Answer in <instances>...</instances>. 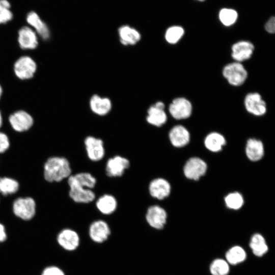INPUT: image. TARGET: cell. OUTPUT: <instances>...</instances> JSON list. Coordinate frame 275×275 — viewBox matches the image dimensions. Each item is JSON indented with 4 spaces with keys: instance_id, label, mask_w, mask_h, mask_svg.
Wrapping results in <instances>:
<instances>
[{
    "instance_id": "6da1fadb",
    "label": "cell",
    "mask_w": 275,
    "mask_h": 275,
    "mask_svg": "<svg viewBox=\"0 0 275 275\" xmlns=\"http://www.w3.org/2000/svg\"><path fill=\"white\" fill-rule=\"evenodd\" d=\"M96 178L90 173L83 172L71 174L67 178L69 196L74 202L89 204L96 198L93 189L96 186Z\"/></svg>"
},
{
    "instance_id": "7a4b0ae2",
    "label": "cell",
    "mask_w": 275,
    "mask_h": 275,
    "mask_svg": "<svg viewBox=\"0 0 275 275\" xmlns=\"http://www.w3.org/2000/svg\"><path fill=\"white\" fill-rule=\"evenodd\" d=\"M72 174L69 160L65 157L53 156L48 158L43 165V177L49 183L60 182Z\"/></svg>"
},
{
    "instance_id": "3957f363",
    "label": "cell",
    "mask_w": 275,
    "mask_h": 275,
    "mask_svg": "<svg viewBox=\"0 0 275 275\" xmlns=\"http://www.w3.org/2000/svg\"><path fill=\"white\" fill-rule=\"evenodd\" d=\"M12 210L13 214L18 218L25 221H30L36 213V201L31 197H18L12 203Z\"/></svg>"
},
{
    "instance_id": "277c9868",
    "label": "cell",
    "mask_w": 275,
    "mask_h": 275,
    "mask_svg": "<svg viewBox=\"0 0 275 275\" xmlns=\"http://www.w3.org/2000/svg\"><path fill=\"white\" fill-rule=\"evenodd\" d=\"M112 233L111 227L108 222L97 218L92 221L88 228V236L90 240L96 244L105 242Z\"/></svg>"
},
{
    "instance_id": "5b68a950",
    "label": "cell",
    "mask_w": 275,
    "mask_h": 275,
    "mask_svg": "<svg viewBox=\"0 0 275 275\" xmlns=\"http://www.w3.org/2000/svg\"><path fill=\"white\" fill-rule=\"evenodd\" d=\"M57 241L60 248L67 252H73L80 246V235L78 232L72 228H65L59 231Z\"/></svg>"
},
{
    "instance_id": "8992f818",
    "label": "cell",
    "mask_w": 275,
    "mask_h": 275,
    "mask_svg": "<svg viewBox=\"0 0 275 275\" xmlns=\"http://www.w3.org/2000/svg\"><path fill=\"white\" fill-rule=\"evenodd\" d=\"M145 221L151 229L155 231L161 230L167 222V213L159 205H151L146 211Z\"/></svg>"
},
{
    "instance_id": "52a82bcc",
    "label": "cell",
    "mask_w": 275,
    "mask_h": 275,
    "mask_svg": "<svg viewBox=\"0 0 275 275\" xmlns=\"http://www.w3.org/2000/svg\"><path fill=\"white\" fill-rule=\"evenodd\" d=\"M223 74L230 84L235 86L243 84L248 76L243 66L237 62L227 65L223 69Z\"/></svg>"
},
{
    "instance_id": "ba28073f",
    "label": "cell",
    "mask_w": 275,
    "mask_h": 275,
    "mask_svg": "<svg viewBox=\"0 0 275 275\" xmlns=\"http://www.w3.org/2000/svg\"><path fill=\"white\" fill-rule=\"evenodd\" d=\"M37 70V64L30 57L23 56L18 58L14 63L15 75L22 80L32 78Z\"/></svg>"
},
{
    "instance_id": "9c48e42d",
    "label": "cell",
    "mask_w": 275,
    "mask_h": 275,
    "mask_svg": "<svg viewBox=\"0 0 275 275\" xmlns=\"http://www.w3.org/2000/svg\"><path fill=\"white\" fill-rule=\"evenodd\" d=\"M84 145L88 158L94 162L102 160L105 150L102 140L93 136H88L84 140Z\"/></svg>"
},
{
    "instance_id": "30bf717a",
    "label": "cell",
    "mask_w": 275,
    "mask_h": 275,
    "mask_svg": "<svg viewBox=\"0 0 275 275\" xmlns=\"http://www.w3.org/2000/svg\"><path fill=\"white\" fill-rule=\"evenodd\" d=\"M130 166L129 159L121 155H115L109 158L105 164V173L109 177H120Z\"/></svg>"
},
{
    "instance_id": "8fae6325",
    "label": "cell",
    "mask_w": 275,
    "mask_h": 275,
    "mask_svg": "<svg viewBox=\"0 0 275 275\" xmlns=\"http://www.w3.org/2000/svg\"><path fill=\"white\" fill-rule=\"evenodd\" d=\"M8 121L12 128L17 132L28 131L34 124V119L26 111L19 110L9 117Z\"/></svg>"
},
{
    "instance_id": "7c38bea8",
    "label": "cell",
    "mask_w": 275,
    "mask_h": 275,
    "mask_svg": "<svg viewBox=\"0 0 275 275\" xmlns=\"http://www.w3.org/2000/svg\"><path fill=\"white\" fill-rule=\"evenodd\" d=\"M169 110L175 119H184L189 117L192 112V105L189 101L183 97L174 99L170 104Z\"/></svg>"
},
{
    "instance_id": "4fadbf2b",
    "label": "cell",
    "mask_w": 275,
    "mask_h": 275,
    "mask_svg": "<svg viewBox=\"0 0 275 275\" xmlns=\"http://www.w3.org/2000/svg\"><path fill=\"white\" fill-rule=\"evenodd\" d=\"M18 42L22 49H34L38 45L37 34L31 27L24 26L18 31Z\"/></svg>"
},
{
    "instance_id": "5bb4252c",
    "label": "cell",
    "mask_w": 275,
    "mask_h": 275,
    "mask_svg": "<svg viewBox=\"0 0 275 275\" xmlns=\"http://www.w3.org/2000/svg\"><path fill=\"white\" fill-rule=\"evenodd\" d=\"M206 170V163L203 160L198 157H193L186 162L183 171L187 178L197 180L205 174Z\"/></svg>"
},
{
    "instance_id": "9a60e30c",
    "label": "cell",
    "mask_w": 275,
    "mask_h": 275,
    "mask_svg": "<svg viewBox=\"0 0 275 275\" xmlns=\"http://www.w3.org/2000/svg\"><path fill=\"white\" fill-rule=\"evenodd\" d=\"M171 185L165 179L156 178L152 180L148 185V191L153 198L161 200L168 197L171 192Z\"/></svg>"
},
{
    "instance_id": "2e32d148",
    "label": "cell",
    "mask_w": 275,
    "mask_h": 275,
    "mask_svg": "<svg viewBox=\"0 0 275 275\" xmlns=\"http://www.w3.org/2000/svg\"><path fill=\"white\" fill-rule=\"evenodd\" d=\"M244 105L249 113L257 116H262L266 112V103L258 93L247 94L244 99Z\"/></svg>"
},
{
    "instance_id": "e0dca14e",
    "label": "cell",
    "mask_w": 275,
    "mask_h": 275,
    "mask_svg": "<svg viewBox=\"0 0 275 275\" xmlns=\"http://www.w3.org/2000/svg\"><path fill=\"white\" fill-rule=\"evenodd\" d=\"M164 104L159 101L150 106L147 112V122L153 126L160 127L167 120V116L164 111Z\"/></svg>"
},
{
    "instance_id": "ac0fdd59",
    "label": "cell",
    "mask_w": 275,
    "mask_h": 275,
    "mask_svg": "<svg viewBox=\"0 0 275 275\" xmlns=\"http://www.w3.org/2000/svg\"><path fill=\"white\" fill-rule=\"evenodd\" d=\"M26 20L37 35H39L44 40L49 39L50 37L49 28L36 12H30L26 15Z\"/></svg>"
},
{
    "instance_id": "d6986e66",
    "label": "cell",
    "mask_w": 275,
    "mask_h": 275,
    "mask_svg": "<svg viewBox=\"0 0 275 275\" xmlns=\"http://www.w3.org/2000/svg\"><path fill=\"white\" fill-rule=\"evenodd\" d=\"M95 205L98 211L104 215H110L115 212L118 207V201L111 194H103L96 200Z\"/></svg>"
},
{
    "instance_id": "ffe728a7",
    "label": "cell",
    "mask_w": 275,
    "mask_h": 275,
    "mask_svg": "<svg viewBox=\"0 0 275 275\" xmlns=\"http://www.w3.org/2000/svg\"><path fill=\"white\" fill-rule=\"evenodd\" d=\"M254 49V45L250 42L241 41L232 46V57L237 62L250 59Z\"/></svg>"
},
{
    "instance_id": "44dd1931",
    "label": "cell",
    "mask_w": 275,
    "mask_h": 275,
    "mask_svg": "<svg viewBox=\"0 0 275 275\" xmlns=\"http://www.w3.org/2000/svg\"><path fill=\"white\" fill-rule=\"evenodd\" d=\"M169 139L173 146L181 147L187 145L190 139L188 131L184 126L176 125L169 132Z\"/></svg>"
},
{
    "instance_id": "7402d4cb",
    "label": "cell",
    "mask_w": 275,
    "mask_h": 275,
    "mask_svg": "<svg viewBox=\"0 0 275 275\" xmlns=\"http://www.w3.org/2000/svg\"><path fill=\"white\" fill-rule=\"evenodd\" d=\"M120 42L124 45H134L141 39L140 33L128 25L121 26L118 29Z\"/></svg>"
},
{
    "instance_id": "603a6c76",
    "label": "cell",
    "mask_w": 275,
    "mask_h": 275,
    "mask_svg": "<svg viewBox=\"0 0 275 275\" xmlns=\"http://www.w3.org/2000/svg\"><path fill=\"white\" fill-rule=\"evenodd\" d=\"M90 106L93 113L99 116H104L111 111L112 102L108 98L94 95L90 99Z\"/></svg>"
},
{
    "instance_id": "cb8c5ba5",
    "label": "cell",
    "mask_w": 275,
    "mask_h": 275,
    "mask_svg": "<svg viewBox=\"0 0 275 275\" xmlns=\"http://www.w3.org/2000/svg\"><path fill=\"white\" fill-rule=\"evenodd\" d=\"M246 154L252 161H258L262 158L264 154L262 143L255 139H249L246 146Z\"/></svg>"
},
{
    "instance_id": "d4e9b609",
    "label": "cell",
    "mask_w": 275,
    "mask_h": 275,
    "mask_svg": "<svg viewBox=\"0 0 275 275\" xmlns=\"http://www.w3.org/2000/svg\"><path fill=\"white\" fill-rule=\"evenodd\" d=\"M19 182L14 178L0 177V195L8 196L16 194L19 189Z\"/></svg>"
},
{
    "instance_id": "484cf974",
    "label": "cell",
    "mask_w": 275,
    "mask_h": 275,
    "mask_svg": "<svg viewBox=\"0 0 275 275\" xmlns=\"http://www.w3.org/2000/svg\"><path fill=\"white\" fill-rule=\"evenodd\" d=\"M204 144L207 149L212 152H218L226 144L224 137L217 132H212L206 137Z\"/></svg>"
},
{
    "instance_id": "4316f807",
    "label": "cell",
    "mask_w": 275,
    "mask_h": 275,
    "mask_svg": "<svg viewBox=\"0 0 275 275\" xmlns=\"http://www.w3.org/2000/svg\"><path fill=\"white\" fill-rule=\"evenodd\" d=\"M250 247L253 254L261 257L268 251V246L263 236L259 233L254 234L251 239Z\"/></svg>"
},
{
    "instance_id": "83f0119b",
    "label": "cell",
    "mask_w": 275,
    "mask_h": 275,
    "mask_svg": "<svg viewBox=\"0 0 275 275\" xmlns=\"http://www.w3.org/2000/svg\"><path fill=\"white\" fill-rule=\"evenodd\" d=\"M227 262L231 265H236L243 262L246 257L244 249L239 246H234L230 248L226 253Z\"/></svg>"
},
{
    "instance_id": "f1b7e54d",
    "label": "cell",
    "mask_w": 275,
    "mask_h": 275,
    "mask_svg": "<svg viewBox=\"0 0 275 275\" xmlns=\"http://www.w3.org/2000/svg\"><path fill=\"white\" fill-rule=\"evenodd\" d=\"M237 12L231 8H223L218 13V18L225 26H229L234 24L238 18Z\"/></svg>"
},
{
    "instance_id": "f546056e",
    "label": "cell",
    "mask_w": 275,
    "mask_h": 275,
    "mask_svg": "<svg viewBox=\"0 0 275 275\" xmlns=\"http://www.w3.org/2000/svg\"><path fill=\"white\" fill-rule=\"evenodd\" d=\"M209 268L212 275H227L230 271L228 262L222 259L214 260Z\"/></svg>"
},
{
    "instance_id": "4dcf8cb0",
    "label": "cell",
    "mask_w": 275,
    "mask_h": 275,
    "mask_svg": "<svg viewBox=\"0 0 275 275\" xmlns=\"http://www.w3.org/2000/svg\"><path fill=\"white\" fill-rule=\"evenodd\" d=\"M184 33V29L180 26L174 25L169 27L165 33V39L170 44L178 42Z\"/></svg>"
},
{
    "instance_id": "1f68e13d",
    "label": "cell",
    "mask_w": 275,
    "mask_h": 275,
    "mask_svg": "<svg viewBox=\"0 0 275 275\" xmlns=\"http://www.w3.org/2000/svg\"><path fill=\"white\" fill-rule=\"evenodd\" d=\"M225 202L228 208L237 210L243 205V199L240 194L234 192L228 194L225 198Z\"/></svg>"
},
{
    "instance_id": "d6a6232c",
    "label": "cell",
    "mask_w": 275,
    "mask_h": 275,
    "mask_svg": "<svg viewBox=\"0 0 275 275\" xmlns=\"http://www.w3.org/2000/svg\"><path fill=\"white\" fill-rule=\"evenodd\" d=\"M10 147V141L8 135L0 131V154L5 153Z\"/></svg>"
},
{
    "instance_id": "836d02e7",
    "label": "cell",
    "mask_w": 275,
    "mask_h": 275,
    "mask_svg": "<svg viewBox=\"0 0 275 275\" xmlns=\"http://www.w3.org/2000/svg\"><path fill=\"white\" fill-rule=\"evenodd\" d=\"M41 275H67L65 271L57 266H50L43 270Z\"/></svg>"
},
{
    "instance_id": "e575fe53",
    "label": "cell",
    "mask_w": 275,
    "mask_h": 275,
    "mask_svg": "<svg viewBox=\"0 0 275 275\" xmlns=\"http://www.w3.org/2000/svg\"><path fill=\"white\" fill-rule=\"evenodd\" d=\"M13 15L10 9L0 7V24H5L11 21Z\"/></svg>"
},
{
    "instance_id": "d590c367",
    "label": "cell",
    "mask_w": 275,
    "mask_h": 275,
    "mask_svg": "<svg viewBox=\"0 0 275 275\" xmlns=\"http://www.w3.org/2000/svg\"><path fill=\"white\" fill-rule=\"evenodd\" d=\"M265 29L269 33L272 34L275 31V18L271 17L265 24Z\"/></svg>"
},
{
    "instance_id": "8d00e7d4",
    "label": "cell",
    "mask_w": 275,
    "mask_h": 275,
    "mask_svg": "<svg viewBox=\"0 0 275 275\" xmlns=\"http://www.w3.org/2000/svg\"><path fill=\"white\" fill-rule=\"evenodd\" d=\"M7 237V234L5 226L0 223V243L4 242Z\"/></svg>"
},
{
    "instance_id": "74e56055",
    "label": "cell",
    "mask_w": 275,
    "mask_h": 275,
    "mask_svg": "<svg viewBox=\"0 0 275 275\" xmlns=\"http://www.w3.org/2000/svg\"><path fill=\"white\" fill-rule=\"evenodd\" d=\"M0 7L10 9L11 4L8 0H0Z\"/></svg>"
},
{
    "instance_id": "f35d334b",
    "label": "cell",
    "mask_w": 275,
    "mask_h": 275,
    "mask_svg": "<svg viewBox=\"0 0 275 275\" xmlns=\"http://www.w3.org/2000/svg\"><path fill=\"white\" fill-rule=\"evenodd\" d=\"M2 125H3V117H2V113L0 111V128H1Z\"/></svg>"
},
{
    "instance_id": "ab89813d",
    "label": "cell",
    "mask_w": 275,
    "mask_h": 275,
    "mask_svg": "<svg viewBox=\"0 0 275 275\" xmlns=\"http://www.w3.org/2000/svg\"><path fill=\"white\" fill-rule=\"evenodd\" d=\"M2 93H3V89L1 85H0V99L2 97Z\"/></svg>"
},
{
    "instance_id": "60d3db41",
    "label": "cell",
    "mask_w": 275,
    "mask_h": 275,
    "mask_svg": "<svg viewBox=\"0 0 275 275\" xmlns=\"http://www.w3.org/2000/svg\"><path fill=\"white\" fill-rule=\"evenodd\" d=\"M196 1L202 2L205 1V0H196Z\"/></svg>"
}]
</instances>
